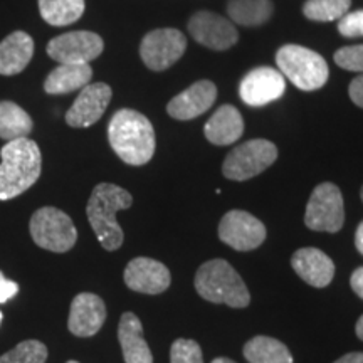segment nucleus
Instances as JSON below:
<instances>
[{"label": "nucleus", "instance_id": "nucleus-1", "mask_svg": "<svg viewBox=\"0 0 363 363\" xmlns=\"http://www.w3.org/2000/svg\"><path fill=\"white\" fill-rule=\"evenodd\" d=\"M108 142L125 163L145 165L155 155V130L152 121L140 111H116L108 125Z\"/></svg>", "mask_w": 363, "mask_h": 363}, {"label": "nucleus", "instance_id": "nucleus-17", "mask_svg": "<svg viewBox=\"0 0 363 363\" xmlns=\"http://www.w3.org/2000/svg\"><path fill=\"white\" fill-rule=\"evenodd\" d=\"M216 98L217 86L212 81L202 79L177 94L167 106V111L175 120L189 121L211 110L212 104L216 103Z\"/></svg>", "mask_w": 363, "mask_h": 363}, {"label": "nucleus", "instance_id": "nucleus-35", "mask_svg": "<svg viewBox=\"0 0 363 363\" xmlns=\"http://www.w3.org/2000/svg\"><path fill=\"white\" fill-rule=\"evenodd\" d=\"M335 363H363V353H360V352L347 353V355L338 358Z\"/></svg>", "mask_w": 363, "mask_h": 363}, {"label": "nucleus", "instance_id": "nucleus-10", "mask_svg": "<svg viewBox=\"0 0 363 363\" xmlns=\"http://www.w3.org/2000/svg\"><path fill=\"white\" fill-rule=\"evenodd\" d=\"M187 39L179 29H155L148 33L140 45V56L152 71H165L184 56Z\"/></svg>", "mask_w": 363, "mask_h": 363}, {"label": "nucleus", "instance_id": "nucleus-18", "mask_svg": "<svg viewBox=\"0 0 363 363\" xmlns=\"http://www.w3.org/2000/svg\"><path fill=\"white\" fill-rule=\"evenodd\" d=\"M296 274L313 288H326L335 278V262L316 247L298 249L291 257Z\"/></svg>", "mask_w": 363, "mask_h": 363}, {"label": "nucleus", "instance_id": "nucleus-6", "mask_svg": "<svg viewBox=\"0 0 363 363\" xmlns=\"http://www.w3.org/2000/svg\"><path fill=\"white\" fill-rule=\"evenodd\" d=\"M30 235L39 247L51 252H67L78 240L71 217L56 207H43L30 217Z\"/></svg>", "mask_w": 363, "mask_h": 363}, {"label": "nucleus", "instance_id": "nucleus-37", "mask_svg": "<svg viewBox=\"0 0 363 363\" xmlns=\"http://www.w3.org/2000/svg\"><path fill=\"white\" fill-rule=\"evenodd\" d=\"M355 331H357V337L362 340L363 342V315L360 316V320L357 321V326H355Z\"/></svg>", "mask_w": 363, "mask_h": 363}, {"label": "nucleus", "instance_id": "nucleus-7", "mask_svg": "<svg viewBox=\"0 0 363 363\" xmlns=\"http://www.w3.org/2000/svg\"><path fill=\"white\" fill-rule=\"evenodd\" d=\"M276 158H278V148L269 140H249L233 148V152L225 157L222 174L229 180H249L269 169Z\"/></svg>", "mask_w": 363, "mask_h": 363}, {"label": "nucleus", "instance_id": "nucleus-33", "mask_svg": "<svg viewBox=\"0 0 363 363\" xmlns=\"http://www.w3.org/2000/svg\"><path fill=\"white\" fill-rule=\"evenodd\" d=\"M348 94H350V99L357 106L363 108V74L352 81L350 88H348Z\"/></svg>", "mask_w": 363, "mask_h": 363}, {"label": "nucleus", "instance_id": "nucleus-30", "mask_svg": "<svg viewBox=\"0 0 363 363\" xmlns=\"http://www.w3.org/2000/svg\"><path fill=\"white\" fill-rule=\"evenodd\" d=\"M333 59L342 69L363 72V44L347 45V48L338 49Z\"/></svg>", "mask_w": 363, "mask_h": 363}, {"label": "nucleus", "instance_id": "nucleus-28", "mask_svg": "<svg viewBox=\"0 0 363 363\" xmlns=\"http://www.w3.org/2000/svg\"><path fill=\"white\" fill-rule=\"evenodd\" d=\"M48 347L39 340H26L0 357V363H45Z\"/></svg>", "mask_w": 363, "mask_h": 363}, {"label": "nucleus", "instance_id": "nucleus-5", "mask_svg": "<svg viewBox=\"0 0 363 363\" xmlns=\"http://www.w3.org/2000/svg\"><path fill=\"white\" fill-rule=\"evenodd\" d=\"M276 65L281 74L301 91L323 88L330 76L323 56L298 44L283 45L276 52Z\"/></svg>", "mask_w": 363, "mask_h": 363}, {"label": "nucleus", "instance_id": "nucleus-12", "mask_svg": "<svg viewBox=\"0 0 363 363\" xmlns=\"http://www.w3.org/2000/svg\"><path fill=\"white\" fill-rule=\"evenodd\" d=\"M189 33L199 44L206 45L212 51H227L239 39L238 29L233 22L208 11H201L192 16V19L189 21Z\"/></svg>", "mask_w": 363, "mask_h": 363}, {"label": "nucleus", "instance_id": "nucleus-9", "mask_svg": "<svg viewBox=\"0 0 363 363\" xmlns=\"http://www.w3.org/2000/svg\"><path fill=\"white\" fill-rule=\"evenodd\" d=\"M103 49L101 35L89 30H72L49 40L48 56L59 65H89L101 56Z\"/></svg>", "mask_w": 363, "mask_h": 363}, {"label": "nucleus", "instance_id": "nucleus-27", "mask_svg": "<svg viewBox=\"0 0 363 363\" xmlns=\"http://www.w3.org/2000/svg\"><path fill=\"white\" fill-rule=\"evenodd\" d=\"M350 6L352 0H308L303 6V13L310 21L331 22L343 17Z\"/></svg>", "mask_w": 363, "mask_h": 363}, {"label": "nucleus", "instance_id": "nucleus-2", "mask_svg": "<svg viewBox=\"0 0 363 363\" xmlns=\"http://www.w3.org/2000/svg\"><path fill=\"white\" fill-rule=\"evenodd\" d=\"M0 201H11L29 190L39 180L43 155L30 138L7 142L0 150Z\"/></svg>", "mask_w": 363, "mask_h": 363}, {"label": "nucleus", "instance_id": "nucleus-19", "mask_svg": "<svg viewBox=\"0 0 363 363\" xmlns=\"http://www.w3.org/2000/svg\"><path fill=\"white\" fill-rule=\"evenodd\" d=\"M118 340L125 363H153V355L143 337V325L135 313L126 311L118 325Z\"/></svg>", "mask_w": 363, "mask_h": 363}, {"label": "nucleus", "instance_id": "nucleus-8", "mask_svg": "<svg viewBox=\"0 0 363 363\" xmlns=\"http://www.w3.org/2000/svg\"><path fill=\"white\" fill-rule=\"evenodd\" d=\"M305 224L316 233H338L345 224L343 195L331 182L320 184L313 190L306 206Z\"/></svg>", "mask_w": 363, "mask_h": 363}, {"label": "nucleus", "instance_id": "nucleus-20", "mask_svg": "<svg viewBox=\"0 0 363 363\" xmlns=\"http://www.w3.org/2000/svg\"><path fill=\"white\" fill-rule=\"evenodd\" d=\"M34 54V40L24 30L9 34L0 43V74L16 76L30 62Z\"/></svg>", "mask_w": 363, "mask_h": 363}, {"label": "nucleus", "instance_id": "nucleus-36", "mask_svg": "<svg viewBox=\"0 0 363 363\" xmlns=\"http://www.w3.org/2000/svg\"><path fill=\"white\" fill-rule=\"evenodd\" d=\"M355 246L357 251L363 256V222H360V225L357 227V234H355Z\"/></svg>", "mask_w": 363, "mask_h": 363}, {"label": "nucleus", "instance_id": "nucleus-21", "mask_svg": "<svg viewBox=\"0 0 363 363\" xmlns=\"http://www.w3.org/2000/svg\"><path fill=\"white\" fill-rule=\"evenodd\" d=\"M203 133H206V138L212 145H219V147L233 145L244 133L242 115H240L238 108L224 104L203 126Z\"/></svg>", "mask_w": 363, "mask_h": 363}, {"label": "nucleus", "instance_id": "nucleus-34", "mask_svg": "<svg viewBox=\"0 0 363 363\" xmlns=\"http://www.w3.org/2000/svg\"><path fill=\"white\" fill-rule=\"evenodd\" d=\"M350 286L353 291L357 293V296L363 299V267H358V269L353 271L350 278Z\"/></svg>", "mask_w": 363, "mask_h": 363}, {"label": "nucleus", "instance_id": "nucleus-14", "mask_svg": "<svg viewBox=\"0 0 363 363\" xmlns=\"http://www.w3.org/2000/svg\"><path fill=\"white\" fill-rule=\"evenodd\" d=\"M125 284L131 291L143 294H160L170 288L169 267L152 257H135L125 269Z\"/></svg>", "mask_w": 363, "mask_h": 363}, {"label": "nucleus", "instance_id": "nucleus-3", "mask_svg": "<svg viewBox=\"0 0 363 363\" xmlns=\"http://www.w3.org/2000/svg\"><path fill=\"white\" fill-rule=\"evenodd\" d=\"M133 197L128 190L115 184H98L91 194L86 216L99 244L106 251H116L123 244L125 234L116 220L118 211L130 208Z\"/></svg>", "mask_w": 363, "mask_h": 363}, {"label": "nucleus", "instance_id": "nucleus-23", "mask_svg": "<svg viewBox=\"0 0 363 363\" xmlns=\"http://www.w3.org/2000/svg\"><path fill=\"white\" fill-rule=\"evenodd\" d=\"M244 357L249 363H293V355L283 342L272 337H254L244 345Z\"/></svg>", "mask_w": 363, "mask_h": 363}, {"label": "nucleus", "instance_id": "nucleus-32", "mask_svg": "<svg viewBox=\"0 0 363 363\" xmlns=\"http://www.w3.org/2000/svg\"><path fill=\"white\" fill-rule=\"evenodd\" d=\"M19 293V284L16 281L7 279L4 276V272L0 271V305L7 303L9 299H12L16 294Z\"/></svg>", "mask_w": 363, "mask_h": 363}, {"label": "nucleus", "instance_id": "nucleus-4", "mask_svg": "<svg viewBox=\"0 0 363 363\" xmlns=\"http://www.w3.org/2000/svg\"><path fill=\"white\" fill-rule=\"evenodd\" d=\"M195 289L206 301L230 308H246L251 296L240 274L225 259L203 262L195 274Z\"/></svg>", "mask_w": 363, "mask_h": 363}, {"label": "nucleus", "instance_id": "nucleus-38", "mask_svg": "<svg viewBox=\"0 0 363 363\" xmlns=\"http://www.w3.org/2000/svg\"><path fill=\"white\" fill-rule=\"evenodd\" d=\"M212 363H235V362L230 360V358L220 357V358H216V360H212Z\"/></svg>", "mask_w": 363, "mask_h": 363}, {"label": "nucleus", "instance_id": "nucleus-39", "mask_svg": "<svg viewBox=\"0 0 363 363\" xmlns=\"http://www.w3.org/2000/svg\"><path fill=\"white\" fill-rule=\"evenodd\" d=\"M66 363H79V362H76V360H69V362H66Z\"/></svg>", "mask_w": 363, "mask_h": 363}, {"label": "nucleus", "instance_id": "nucleus-13", "mask_svg": "<svg viewBox=\"0 0 363 363\" xmlns=\"http://www.w3.org/2000/svg\"><path fill=\"white\" fill-rule=\"evenodd\" d=\"M286 91V79L274 67H256L240 81V99L249 106L261 108L279 99Z\"/></svg>", "mask_w": 363, "mask_h": 363}, {"label": "nucleus", "instance_id": "nucleus-11", "mask_svg": "<svg viewBox=\"0 0 363 363\" xmlns=\"http://www.w3.org/2000/svg\"><path fill=\"white\" fill-rule=\"evenodd\" d=\"M219 239L235 251L246 252L257 249L266 240V225L246 211H230L222 217Z\"/></svg>", "mask_w": 363, "mask_h": 363}, {"label": "nucleus", "instance_id": "nucleus-15", "mask_svg": "<svg viewBox=\"0 0 363 363\" xmlns=\"http://www.w3.org/2000/svg\"><path fill=\"white\" fill-rule=\"evenodd\" d=\"M111 96V88L104 83L84 86L69 111L66 113V123L72 128H88L94 125L104 115Z\"/></svg>", "mask_w": 363, "mask_h": 363}, {"label": "nucleus", "instance_id": "nucleus-16", "mask_svg": "<svg viewBox=\"0 0 363 363\" xmlns=\"http://www.w3.org/2000/svg\"><path fill=\"white\" fill-rule=\"evenodd\" d=\"M106 321V305L98 294L79 293L71 303L67 328L74 337H94Z\"/></svg>", "mask_w": 363, "mask_h": 363}, {"label": "nucleus", "instance_id": "nucleus-26", "mask_svg": "<svg viewBox=\"0 0 363 363\" xmlns=\"http://www.w3.org/2000/svg\"><path fill=\"white\" fill-rule=\"evenodd\" d=\"M33 118L12 101H0V138L12 142L17 138H27L33 131Z\"/></svg>", "mask_w": 363, "mask_h": 363}, {"label": "nucleus", "instance_id": "nucleus-31", "mask_svg": "<svg viewBox=\"0 0 363 363\" xmlns=\"http://www.w3.org/2000/svg\"><path fill=\"white\" fill-rule=\"evenodd\" d=\"M338 21V33L343 38H363V11L347 12Z\"/></svg>", "mask_w": 363, "mask_h": 363}, {"label": "nucleus", "instance_id": "nucleus-29", "mask_svg": "<svg viewBox=\"0 0 363 363\" xmlns=\"http://www.w3.org/2000/svg\"><path fill=\"white\" fill-rule=\"evenodd\" d=\"M170 363H203L199 343L189 338L175 340L170 348Z\"/></svg>", "mask_w": 363, "mask_h": 363}, {"label": "nucleus", "instance_id": "nucleus-24", "mask_svg": "<svg viewBox=\"0 0 363 363\" xmlns=\"http://www.w3.org/2000/svg\"><path fill=\"white\" fill-rule=\"evenodd\" d=\"M271 0H229L227 13L239 26H262L272 16Z\"/></svg>", "mask_w": 363, "mask_h": 363}, {"label": "nucleus", "instance_id": "nucleus-25", "mask_svg": "<svg viewBox=\"0 0 363 363\" xmlns=\"http://www.w3.org/2000/svg\"><path fill=\"white\" fill-rule=\"evenodd\" d=\"M84 9V0H39L40 17L54 27H65L78 22L83 17Z\"/></svg>", "mask_w": 363, "mask_h": 363}, {"label": "nucleus", "instance_id": "nucleus-41", "mask_svg": "<svg viewBox=\"0 0 363 363\" xmlns=\"http://www.w3.org/2000/svg\"><path fill=\"white\" fill-rule=\"evenodd\" d=\"M360 195H362V201H363V187H362V194Z\"/></svg>", "mask_w": 363, "mask_h": 363}, {"label": "nucleus", "instance_id": "nucleus-40", "mask_svg": "<svg viewBox=\"0 0 363 363\" xmlns=\"http://www.w3.org/2000/svg\"><path fill=\"white\" fill-rule=\"evenodd\" d=\"M2 318H4V316H2V311H0V323H2Z\"/></svg>", "mask_w": 363, "mask_h": 363}, {"label": "nucleus", "instance_id": "nucleus-22", "mask_svg": "<svg viewBox=\"0 0 363 363\" xmlns=\"http://www.w3.org/2000/svg\"><path fill=\"white\" fill-rule=\"evenodd\" d=\"M93 78L89 65H61L49 72L44 81V91L48 94H67L83 89Z\"/></svg>", "mask_w": 363, "mask_h": 363}]
</instances>
